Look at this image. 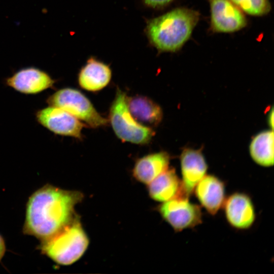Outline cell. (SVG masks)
I'll return each instance as SVG.
<instances>
[{"label":"cell","instance_id":"21","mask_svg":"<svg viewBox=\"0 0 274 274\" xmlns=\"http://www.w3.org/2000/svg\"><path fill=\"white\" fill-rule=\"evenodd\" d=\"M273 110L272 109V111L271 112H270V114L269 115L268 118V121H269V124L270 126H271V128H273Z\"/></svg>","mask_w":274,"mask_h":274},{"label":"cell","instance_id":"3","mask_svg":"<svg viewBox=\"0 0 274 274\" xmlns=\"http://www.w3.org/2000/svg\"><path fill=\"white\" fill-rule=\"evenodd\" d=\"M89 239L76 215L51 236L41 241L39 249L56 263L68 265L79 260L86 251Z\"/></svg>","mask_w":274,"mask_h":274},{"label":"cell","instance_id":"1","mask_svg":"<svg viewBox=\"0 0 274 274\" xmlns=\"http://www.w3.org/2000/svg\"><path fill=\"white\" fill-rule=\"evenodd\" d=\"M82 198L79 191L50 184L39 188L27 202L23 233L40 241L51 236L75 217V207Z\"/></svg>","mask_w":274,"mask_h":274},{"label":"cell","instance_id":"6","mask_svg":"<svg viewBox=\"0 0 274 274\" xmlns=\"http://www.w3.org/2000/svg\"><path fill=\"white\" fill-rule=\"evenodd\" d=\"M158 210L163 219L176 232L194 228L202 221L200 208L191 202L186 196L162 202Z\"/></svg>","mask_w":274,"mask_h":274},{"label":"cell","instance_id":"13","mask_svg":"<svg viewBox=\"0 0 274 274\" xmlns=\"http://www.w3.org/2000/svg\"><path fill=\"white\" fill-rule=\"evenodd\" d=\"M112 71L109 65L92 57L80 70L78 81L82 89L97 92L105 88L110 82Z\"/></svg>","mask_w":274,"mask_h":274},{"label":"cell","instance_id":"19","mask_svg":"<svg viewBox=\"0 0 274 274\" xmlns=\"http://www.w3.org/2000/svg\"><path fill=\"white\" fill-rule=\"evenodd\" d=\"M173 0H144L148 6L152 7H161L166 5Z\"/></svg>","mask_w":274,"mask_h":274},{"label":"cell","instance_id":"17","mask_svg":"<svg viewBox=\"0 0 274 274\" xmlns=\"http://www.w3.org/2000/svg\"><path fill=\"white\" fill-rule=\"evenodd\" d=\"M250 154L258 164L269 167L273 164V133L271 130L262 131L251 142Z\"/></svg>","mask_w":274,"mask_h":274},{"label":"cell","instance_id":"10","mask_svg":"<svg viewBox=\"0 0 274 274\" xmlns=\"http://www.w3.org/2000/svg\"><path fill=\"white\" fill-rule=\"evenodd\" d=\"M55 81L46 72L29 67L21 69L6 80V84L24 94H37L53 88Z\"/></svg>","mask_w":274,"mask_h":274},{"label":"cell","instance_id":"11","mask_svg":"<svg viewBox=\"0 0 274 274\" xmlns=\"http://www.w3.org/2000/svg\"><path fill=\"white\" fill-rule=\"evenodd\" d=\"M193 192L200 205L212 215H215L222 208L226 198L224 182L213 175H205Z\"/></svg>","mask_w":274,"mask_h":274},{"label":"cell","instance_id":"7","mask_svg":"<svg viewBox=\"0 0 274 274\" xmlns=\"http://www.w3.org/2000/svg\"><path fill=\"white\" fill-rule=\"evenodd\" d=\"M38 122L55 134L82 139V130L86 126L77 118L64 110L50 106L36 113Z\"/></svg>","mask_w":274,"mask_h":274},{"label":"cell","instance_id":"5","mask_svg":"<svg viewBox=\"0 0 274 274\" xmlns=\"http://www.w3.org/2000/svg\"><path fill=\"white\" fill-rule=\"evenodd\" d=\"M46 101L50 106L64 110L92 128L105 126L109 123L90 100L76 89H60L48 97Z\"/></svg>","mask_w":274,"mask_h":274},{"label":"cell","instance_id":"8","mask_svg":"<svg viewBox=\"0 0 274 274\" xmlns=\"http://www.w3.org/2000/svg\"><path fill=\"white\" fill-rule=\"evenodd\" d=\"M222 208L229 225L237 230L250 228L256 220L253 202L247 193L236 192L226 197Z\"/></svg>","mask_w":274,"mask_h":274},{"label":"cell","instance_id":"9","mask_svg":"<svg viewBox=\"0 0 274 274\" xmlns=\"http://www.w3.org/2000/svg\"><path fill=\"white\" fill-rule=\"evenodd\" d=\"M211 27L218 32H232L245 27L247 19L230 0H209Z\"/></svg>","mask_w":274,"mask_h":274},{"label":"cell","instance_id":"15","mask_svg":"<svg viewBox=\"0 0 274 274\" xmlns=\"http://www.w3.org/2000/svg\"><path fill=\"white\" fill-rule=\"evenodd\" d=\"M127 103L132 117L144 126L150 128L157 126L162 119L163 112L160 106L146 96L127 97Z\"/></svg>","mask_w":274,"mask_h":274},{"label":"cell","instance_id":"4","mask_svg":"<svg viewBox=\"0 0 274 274\" xmlns=\"http://www.w3.org/2000/svg\"><path fill=\"white\" fill-rule=\"evenodd\" d=\"M126 93L117 88L115 98L110 107L109 123L121 141L137 145L148 144L155 134L152 128L139 123L130 114L127 103Z\"/></svg>","mask_w":274,"mask_h":274},{"label":"cell","instance_id":"16","mask_svg":"<svg viewBox=\"0 0 274 274\" xmlns=\"http://www.w3.org/2000/svg\"><path fill=\"white\" fill-rule=\"evenodd\" d=\"M169 161L170 156L166 152L145 155L136 161L133 176L139 182L148 184L168 168Z\"/></svg>","mask_w":274,"mask_h":274},{"label":"cell","instance_id":"20","mask_svg":"<svg viewBox=\"0 0 274 274\" xmlns=\"http://www.w3.org/2000/svg\"><path fill=\"white\" fill-rule=\"evenodd\" d=\"M6 251V245L3 237L0 235V261L3 257Z\"/></svg>","mask_w":274,"mask_h":274},{"label":"cell","instance_id":"14","mask_svg":"<svg viewBox=\"0 0 274 274\" xmlns=\"http://www.w3.org/2000/svg\"><path fill=\"white\" fill-rule=\"evenodd\" d=\"M148 185L150 196L157 201L163 202L177 197L186 196L181 180L173 167H168Z\"/></svg>","mask_w":274,"mask_h":274},{"label":"cell","instance_id":"18","mask_svg":"<svg viewBox=\"0 0 274 274\" xmlns=\"http://www.w3.org/2000/svg\"><path fill=\"white\" fill-rule=\"evenodd\" d=\"M240 10L248 15L261 16L268 14L271 9L268 0H230Z\"/></svg>","mask_w":274,"mask_h":274},{"label":"cell","instance_id":"12","mask_svg":"<svg viewBox=\"0 0 274 274\" xmlns=\"http://www.w3.org/2000/svg\"><path fill=\"white\" fill-rule=\"evenodd\" d=\"M180 164L183 191L189 197L197 183L207 175L208 164L200 150L190 148L182 151Z\"/></svg>","mask_w":274,"mask_h":274},{"label":"cell","instance_id":"2","mask_svg":"<svg viewBox=\"0 0 274 274\" xmlns=\"http://www.w3.org/2000/svg\"><path fill=\"white\" fill-rule=\"evenodd\" d=\"M199 19L196 11L175 9L149 22V38L160 51H177L188 40Z\"/></svg>","mask_w":274,"mask_h":274}]
</instances>
